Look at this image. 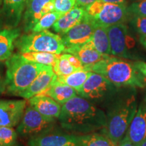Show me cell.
<instances>
[{
	"instance_id": "27",
	"label": "cell",
	"mask_w": 146,
	"mask_h": 146,
	"mask_svg": "<svg viewBox=\"0 0 146 146\" xmlns=\"http://www.w3.org/2000/svg\"><path fill=\"white\" fill-rule=\"evenodd\" d=\"M54 71L58 77H64L72 74L76 70H78L71 64L67 59L65 54L60 55L56 65L54 66Z\"/></svg>"
},
{
	"instance_id": "21",
	"label": "cell",
	"mask_w": 146,
	"mask_h": 146,
	"mask_svg": "<svg viewBox=\"0 0 146 146\" xmlns=\"http://www.w3.org/2000/svg\"><path fill=\"white\" fill-rule=\"evenodd\" d=\"M21 35L19 29H4L0 31V62L8 60L12 55L15 41Z\"/></svg>"
},
{
	"instance_id": "41",
	"label": "cell",
	"mask_w": 146,
	"mask_h": 146,
	"mask_svg": "<svg viewBox=\"0 0 146 146\" xmlns=\"http://www.w3.org/2000/svg\"><path fill=\"white\" fill-rule=\"evenodd\" d=\"M10 146H19V145H10Z\"/></svg>"
},
{
	"instance_id": "19",
	"label": "cell",
	"mask_w": 146,
	"mask_h": 146,
	"mask_svg": "<svg viewBox=\"0 0 146 146\" xmlns=\"http://www.w3.org/2000/svg\"><path fill=\"white\" fill-rule=\"evenodd\" d=\"M86 10L83 7L74 6L72 10L62 16L52 26L54 31L62 35L79 23L85 17Z\"/></svg>"
},
{
	"instance_id": "31",
	"label": "cell",
	"mask_w": 146,
	"mask_h": 146,
	"mask_svg": "<svg viewBox=\"0 0 146 146\" xmlns=\"http://www.w3.org/2000/svg\"><path fill=\"white\" fill-rule=\"evenodd\" d=\"M76 5V0H54L55 11L65 14Z\"/></svg>"
},
{
	"instance_id": "29",
	"label": "cell",
	"mask_w": 146,
	"mask_h": 146,
	"mask_svg": "<svg viewBox=\"0 0 146 146\" xmlns=\"http://www.w3.org/2000/svg\"><path fill=\"white\" fill-rule=\"evenodd\" d=\"M127 10L131 16L146 17V0H137L128 7Z\"/></svg>"
},
{
	"instance_id": "15",
	"label": "cell",
	"mask_w": 146,
	"mask_h": 146,
	"mask_svg": "<svg viewBox=\"0 0 146 146\" xmlns=\"http://www.w3.org/2000/svg\"><path fill=\"white\" fill-rule=\"evenodd\" d=\"M56 76L52 66L43 65L39 74L32 83L18 96L25 99H30L36 95L42 94L50 86Z\"/></svg>"
},
{
	"instance_id": "18",
	"label": "cell",
	"mask_w": 146,
	"mask_h": 146,
	"mask_svg": "<svg viewBox=\"0 0 146 146\" xmlns=\"http://www.w3.org/2000/svg\"><path fill=\"white\" fill-rule=\"evenodd\" d=\"M29 100V104L40 114L47 117L58 118L62 106L50 96L45 94L36 95Z\"/></svg>"
},
{
	"instance_id": "43",
	"label": "cell",
	"mask_w": 146,
	"mask_h": 146,
	"mask_svg": "<svg viewBox=\"0 0 146 146\" xmlns=\"http://www.w3.org/2000/svg\"><path fill=\"white\" fill-rule=\"evenodd\" d=\"M136 1H137V0H136Z\"/></svg>"
},
{
	"instance_id": "17",
	"label": "cell",
	"mask_w": 146,
	"mask_h": 146,
	"mask_svg": "<svg viewBox=\"0 0 146 146\" xmlns=\"http://www.w3.org/2000/svg\"><path fill=\"white\" fill-rule=\"evenodd\" d=\"M27 0H2V11L5 27L16 28L21 21Z\"/></svg>"
},
{
	"instance_id": "8",
	"label": "cell",
	"mask_w": 146,
	"mask_h": 146,
	"mask_svg": "<svg viewBox=\"0 0 146 146\" xmlns=\"http://www.w3.org/2000/svg\"><path fill=\"white\" fill-rule=\"evenodd\" d=\"M126 2L105 3L96 0L85 8L86 15L96 25L109 27L119 23H125L130 17Z\"/></svg>"
},
{
	"instance_id": "34",
	"label": "cell",
	"mask_w": 146,
	"mask_h": 146,
	"mask_svg": "<svg viewBox=\"0 0 146 146\" xmlns=\"http://www.w3.org/2000/svg\"><path fill=\"white\" fill-rule=\"evenodd\" d=\"M133 64L139 72L141 73L146 85V62L141 61V60H138V61L133 62Z\"/></svg>"
},
{
	"instance_id": "5",
	"label": "cell",
	"mask_w": 146,
	"mask_h": 146,
	"mask_svg": "<svg viewBox=\"0 0 146 146\" xmlns=\"http://www.w3.org/2000/svg\"><path fill=\"white\" fill-rule=\"evenodd\" d=\"M15 46L21 54L36 52L61 54L65 50L61 36L47 30L19 36L16 40Z\"/></svg>"
},
{
	"instance_id": "28",
	"label": "cell",
	"mask_w": 146,
	"mask_h": 146,
	"mask_svg": "<svg viewBox=\"0 0 146 146\" xmlns=\"http://www.w3.org/2000/svg\"><path fill=\"white\" fill-rule=\"evenodd\" d=\"M17 132L12 127H0V146L15 145Z\"/></svg>"
},
{
	"instance_id": "36",
	"label": "cell",
	"mask_w": 146,
	"mask_h": 146,
	"mask_svg": "<svg viewBox=\"0 0 146 146\" xmlns=\"http://www.w3.org/2000/svg\"><path fill=\"white\" fill-rule=\"evenodd\" d=\"M116 146H135L133 145V143L131 141V140L129 139V137L126 135L123 138V139L120 141L119 143L117 144Z\"/></svg>"
},
{
	"instance_id": "14",
	"label": "cell",
	"mask_w": 146,
	"mask_h": 146,
	"mask_svg": "<svg viewBox=\"0 0 146 146\" xmlns=\"http://www.w3.org/2000/svg\"><path fill=\"white\" fill-rule=\"evenodd\" d=\"M126 135L134 145L141 143L146 137V95L138 104L137 112L128 128Z\"/></svg>"
},
{
	"instance_id": "16",
	"label": "cell",
	"mask_w": 146,
	"mask_h": 146,
	"mask_svg": "<svg viewBox=\"0 0 146 146\" xmlns=\"http://www.w3.org/2000/svg\"><path fill=\"white\" fill-rule=\"evenodd\" d=\"M64 52L68 53L76 56L81 60L84 66L85 70L91 66L98 62L106 56L98 52L91 41L81 45L67 47L65 48Z\"/></svg>"
},
{
	"instance_id": "39",
	"label": "cell",
	"mask_w": 146,
	"mask_h": 146,
	"mask_svg": "<svg viewBox=\"0 0 146 146\" xmlns=\"http://www.w3.org/2000/svg\"><path fill=\"white\" fill-rule=\"evenodd\" d=\"M105 3H125L126 0H102Z\"/></svg>"
},
{
	"instance_id": "2",
	"label": "cell",
	"mask_w": 146,
	"mask_h": 146,
	"mask_svg": "<svg viewBox=\"0 0 146 146\" xmlns=\"http://www.w3.org/2000/svg\"><path fill=\"white\" fill-rule=\"evenodd\" d=\"M138 104L137 87H122L105 108L106 125L102 131L116 145L127 134Z\"/></svg>"
},
{
	"instance_id": "1",
	"label": "cell",
	"mask_w": 146,
	"mask_h": 146,
	"mask_svg": "<svg viewBox=\"0 0 146 146\" xmlns=\"http://www.w3.org/2000/svg\"><path fill=\"white\" fill-rule=\"evenodd\" d=\"M58 120L67 132L79 135L104 129L106 115L104 110L77 95L62 106Z\"/></svg>"
},
{
	"instance_id": "3",
	"label": "cell",
	"mask_w": 146,
	"mask_h": 146,
	"mask_svg": "<svg viewBox=\"0 0 146 146\" xmlns=\"http://www.w3.org/2000/svg\"><path fill=\"white\" fill-rule=\"evenodd\" d=\"M85 70L104 76L116 87H146L141 73L134 64L129 60L116 56H106L102 60Z\"/></svg>"
},
{
	"instance_id": "6",
	"label": "cell",
	"mask_w": 146,
	"mask_h": 146,
	"mask_svg": "<svg viewBox=\"0 0 146 146\" xmlns=\"http://www.w3.org/2000/svg\"><path fill=\"white\" fill-rule=\"evenodd\" d=\"M108 31L112 56L135 61L141 59L135 37L126 24L119 23L108 27Z\"/></svg>"
},
{
	"instance_id": "12",
	"label": "cell",
	"mask_w": 146,
	"mask_h": 146,
	"mask_svg": "<svg viewBox=\"0 0 146 146\" xmlns=\"http://www.w3.org/2000/svg\"><path fill=\"white\" fill-rule=\"evenodd\" d=\"M26 100H0V127H14L21 122Z\"/></svg>"
},
{
	"instance_id": "37",
	"label": "cell",
	"mask_w": 146,
	"mask_h": 146,
	"mask_svg": "<svg viewBox=\"0 0 146 146\" xmlns=\"http://www.w3.org/2000/svg\"><path fill=\"white\" fill-rule=\"evenodd\" d=\"M5 26V19L4 16H3V13L2 11V5H1V1L0 0V31L3 30V27Z\"/></svg>"
},
{
	"instance_id": "9",
	"label": "cell",
	"mask_w": 146,
	"mask_h": 146,
	"mask_svg": "<svg viewBox=\"0 0 146 146\" xmlns=\"http://www.w3.org/2000/svg\"><path fill=\"white\" fill-rule=\"evenodd\" d=\"M56 118L47 117L29 106L25 109L16 132L23 137L31 138L52 131Z\"/></svg>"
},
{
	"instance_id": "20",
	"label": "cell",
	"mask_w": 146,
	"mask_h": 146,
	"mask_svg": "<svg viewBox=\"0 0 146 146\" xmlns=\"http://www.w3.org/2000/svg\"><path fill=\"white\" fill-rule=\"evenodd\" d=\"M40 94L50 96L60 105L62 106L68 100L77 96L78 92L69 85L58 81L56 76L50 86L44 92Z\"/></svg>"
},
{
	"instance_id": "33",
	"label": "cell",
	"mask_w": 146,
	"mask_h": 146,
	"mask_svg": "<svg viewBox=\"0 0 146 146\" xmlns=\"http://www.w3.org/2000/svg\"><path fill=\"white\" fill-rule=\"evenodd\" d=\"M66 56L67 59L69 60L71 64H72L74 68H76L77 70H83L84 68V66L78 58L74 55L68 54V53H66Z\"/></svg>"
},
{
	"instance_id": "23",
	"label": "cell",
	"mask_w": 146,
	"mask_h": 146,
	"mask_svg": "<svg viewBox=\"0 0 146 146\" xmlns=\"http://www.w3.org/2000/svg\"><path fill=\"white\" fill-rule=\"evenodd\" d=\"M81 146H116L114 142L103 133H91L78 135Z\"/></svg>"
},
{
	"instance_id": "22",
	"label": "cell",
	"mask_w": 146,
	"mask_h": 146,
	"mask_svg": "<svg viewBox=\"0 0 146 146\" xmlns=\"http://www.w3.org/2000/svg\"><path fill=\"white\" fill-rule=\"evenodd\" d=\"M91 41L96 50L101 54L104 56L111 55L108 27L96 25Z\"/></svg>"
},
{
	"instance_id": "40",
	"label": "cell",
	"mask_w": 146,
	"mask_h": 146,
	"mask_svg": "<svg viewBox=\"0 0 146 146\" xmlns=\"http://www.w3.org/2000/svg\"><path fill=\"white\" fill-rule=\"evenodd\" d=\"M135 146H146V137L141 142V143H139V144H137V145H136Z\"/></svg>"
},
{
	"instance_id": "11",
	"label": "cell",
	"mask_w": 146,
	"mask_h": 146,
	"mask_svg": "<svg viewBox=\"0 0 146 146\" xmlns=\"http://www.w3.org/2000/svg\"><path fill=\"white\" fill-rule=\"evenodd\" d=\"M23 16L24 30L29 32L42 16L55 11L54 0H27Z\"/></svg>"
},
{
	"instance_id": "42",
	"label": "cell",
	"mask_w": 146,
	"mask_h": 146,
	"mask_svg": "<svg viewBox=\"0 0 146 146\" xmlns=\"http://www.w3.org/2000/svg\"><path fill=\"white\" fill-rule=\"evenodd\" d=\"M75 146H81L80 145H75Z\"/></svg>"
},
{
	"instance_id": "4",
	"label": "cell",
	"mask_w": 146,
	"mask_h": 146,
	"mask_svg": "<svg viewBox=\"0 0 146 146\" xmlns=\"http://www.w3.org/2000/svg\"><path fill=\"white\" fill-rule=\"evenodd\" d=\"M6 89L9 94L19 96L39 74L43 64L25 59L21 54L12 55L5 60Z\"/></svg>"
},
{
	"instance_id": "25",
	"label": "cell",
	"mask_w": 146,
	"mask_h": 146,
	"mask_svg": "<svg viewBox=\"0 0 146 146\" xmlns=\"http://www.w3.org/2000/svg\"><path fill=\"white\" fill-rule=\"evenodd\" d=\"M22 56L25 59L33 62L41 64L43 65L52 66L54 68L58 60L59 59L60 54H53L49 52H26L22 53Z\"/></svg>"
},
{
	"instance_id": "32",
	"label": "cell",
	"mask_w": 146,
	"mask_h": 146,
	"mask_svg": "<svg viewBox=\"0 0 146 146\" xmlns=\"http://www.w3.org/2000/svg\"><path fill=\"white\" fill-rule=\"evenodd\" d=\"M3 64L0 62V95L3 94L6 89V74Z\"/></svg>"
},
{
	"instance_id": "13",
	"label": "cell",
	"mask_w": 146,
	"mask_h": 146,
	"mask_svg": "<svg viewBox=\"0 0 146 146\" xmlns=\"http://www.w3.org/2000/svg\"><path fill=\"white\" fill-rule=\"evenodd\" d=\"M29 146H75L78 145V135L72 133L48 131L30 138Z\"/></svg>"
},
{
	"instance_id": "35",
	"label": "cell",
	"mask_w": 146,
	"mask_h": 146,
	"mask_svg": "<svg viewBox=\"0 0 146 146\" xmlns=\"http://www.w3.org/2000/svg\"><path fill=\"white\" fill-rule=\"evenodd\" d=\"M96 0H76V6L83 7L86 8Z\"/></svg>"
},
{
	"instance_id": "7",
	"label": "cell",
	"mask_w": 146,
	"mask_h": 146,
	"mask_svg": "<svg viewBox=\"0 0 146 146\" xmlns=\"http://www.w3.org/2000/svg\"><path fill=\"white\" fill-rule=\"evenodd\" d=\"M118 89L104 76L91 72L78 94L104 110Z\"/></svg>"
},
{
	"instance_id": "24",
	"label": "cell",
	"mask_w": 146,
	"mask_h": 146,
	"mask_svg": "<svg viewBox=\"0 0 146 146\" xmlns=\"http://www.w3.org/2000/svg\"><path fill=\"white\" fill-rule=\"evenodd\" d=\"M91 71L85 70H78L72 74L64 77H58L57 79L62 83L66 84L77 91L78 94L83 87L84 83L91 74Z\"/></svg>"
},
{
	"instance_id": "26",
	"label": "cell",
	"mask_w": 146,
	"mask_h": 146,
	"mask_svg": "<svg viewBox=\"0 0 146 146\" xmlns=\"http://www.w3.org/2000/svg\"><path fill=\"white\" fill-rule=\"evenodd\" d=\"M64 14L58 12H52L45 14L40 18L39 21L36 23L33 28L32 29V32H40L42 31L47 30L52 27L56 23L59 18Z\"/></svg>"
},
{
	"instance_id": "30",
	"label": "cell",
	"mask_w": 146,
	"mask_h": 146,
	"mask_svg": "<svg viewBox=\"0 0 146 146\" xmlns=\"http://www.w3.org/2000/svg\"><path fill=\"white\" fill-rule=\"evenodd\" d=\"M129 23L131 27L139 35H146V17L132 16Z\"/></svg>"
},
{
	"instance_id": "10",
	"label": "cell",
	"mask_w": 146,
	"mask_h": 146,
	"mask_svg": "<svg viewBox=\"0 0 146 146\" xmlns=\"http://www.w3.org/2000/svg\"><path fill=\"white\" fill-rule=\"evenodd\" d=\"M95 27L96 24L85 15L79 23L61 35L65 48L83 45L91 41Z\"/></svg>"
},
{
	"instance_id": "38",
	"label": "cell",
	"mask_w": 146,
	"mask_h": 146,
	"mask_svg": "<svg viewBox=\"0 0 146 146\" xmlns=\"http://www.w3.org/2000/svg\"><path fill=\"white\" fill-rule=\"evenodd\" d=\"M139 41L140 44L146 49V35H139Z\"/></svg>"
}]
</instances>
